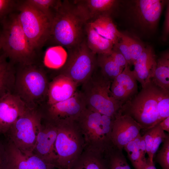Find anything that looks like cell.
Here are the masks:
<instances>
[{
  "label": "cell",
  "mask_w": 169,
  "mask_h": 169,
  "mask_svg": "<svg viewBox=\"0 0 169 169\" xmlns=\"http://www.w3.org/2000/svg\"><path fill=\"white\" fill-rule=\"evenodd\" d=\"M60 0H27L25 2L45 15L51 22Z\"/></svg>",
  "instance_id": "30"
},
{
  "label": "cell",
  "mask_w": 169,
  "mask_h": 169,
  "mask_svg": "<svg viewBox=\"0 0 169 169\" xmlns=\"http://www.w3.org/2000/svg\"><path fill=\"white\" fill-rule=\"evenodd\" d=\"M110 89L114 97L123 105L138 93L137 80L129 65L111 82Z\"/></svg>",
  "instance_id": "17"
},
{
  "label": "cell",
  "mask_w": 169,
  "mask_h": 169,
  "mask_svg": "<svg viewBox=\"0 0 169 169\" xmlns=\"http://www.w3.org/2000/svg\"><path fill=\"white\" fill-rule=\"evenodd\" d=\"M57 134L56 123L42 117L32 152L33 154L55 167L57 159L55 147Z\"/></svg>",
  "instance_id": "13"
},
{
  "label": "cell",
  "mask_w": 169,
  "mask_h": 169,
  "mask_svg": "<svg viewBox=\"0 0 169 169\" xmlns=\"http://www.w3.org/2000/svg\"><path fill=\"white\" fill-rule=\"evenodd\" d=\"M110 54L115 61L120 66L124 68L126 65H128L123 55L114 46Z\"/></svg>",
  "instance_id": "38"
},
{
  "label": "cell",
  "mask_w": 169,
  "mask_h": 169,
  "mask_svg": "<svg viewBox=\"0 0 169 169\" xmlns=\"http://www.w3.org/2000/svg\"><path fill=\"white\" fill-rule=\"evenodd\" d=\"M15 69L13 93L26 106L39 108L46 100L49 83L46 72L35 64L19 65Z\"/></svg>",
  "instance_id": "2"
},
{
  "label": "cell",
  "mask_w": 169,
  "mask_h": 169,
  "mask_svg": "<svg viewBox=\"0 0 169 169\" xmlns=\"http://www.w3.org/2000/svg\"><path fill=\"white\" fill-rule=\"evenodd\" d=\"M141 126L130 116L118 113L115 116L111 130L113 145L123 150L129 142L140 134Z\"/></svg>",
  "instance_id": "14"
},
{
  "label": "cell",
  "mask_w": 169,
  "mask_h": 169,
  "mask_svg": "<svg viewBox=\"0 0 169 169\" xmlns=\"http://www.w3.org/2000/svg\"><path fill=\"white\" fill-rule=\"evenodd\" d=\"M111 82L102 74L97 66L91 76L81 85L80 91L86 108L115 118L123 103L113 96L110 89Z\"/></svg>",
  "instance_id": "4"
},
{
  "label": "cell",
  "mask_w": 169,
  "mask_h": 169,
  "mask_svg": "<svg viewBox=\"0 0 169 169\" xmlns=\"http://www.w3.org/2000/svg\"><path fill=\"white\" fill-rule=\"evenodd\" d=\"M156 161L162 169H169V135L163 142L161 149L158 151L155 157Z\"/></svg>",
  "instance_id": "33"
},
{
  "label": "cell",
  "mask_w": 169,
  "mask_h": 169,
  "mask_svg": "<svg viewBox=\"0 0 169 169\" xmlns=\"http://www.w3.org/2000/svg\"><path fill=\"white\" fill-rule=\"evenodd\" d=\"M144 169H157L154 162L151 163L147 161V164Z\"/></svg>",
  "instance_id": "41"
},
{
  "label": "cell",
  "mask_w": 169,
  "mask_h": 169,
  "mask_svg": "<svg viewBox=\"0 0 169 169\" xmlns=\"http://www.w3.org/2000/svg\"><path fill=\"white\" fill-rule=\"evenodd\" d=\"M56 168L55 167H52V168H51L50 169H56Z\"/></svg>",
  "instance_id": "44"
},
{
  "label": "cell",
  "mask_w": 169,
  "mask_h": 169,
  "mask_svg": "<svg viewBox=\"0 0 169 169\" xmlns=\"http://www.w3.org/2000/svg\"><path fill=\"white\" fill-rule=\"evenodd\" d=\"M106 152L93 151L85 147L70 169H108Z\"/></svg>",
  "instance_id": "21"
},
{
  "label": "cell",
  "mask_w": 169,
  "mask_h": 169,
  "mask_svg": "<svg viewBox=\"0 0 169 169\" xmlns=\"http://www.w3.org/2000/svg\"><path fill=\"white\" fill-rule=\"evenodd\" d=\"M2 135L0 134V169H6L7 158L6 138L5 136L3 139L1 138Z\"/></svg>",
  "instance_id": "37"
},
{
  "label": "cell",
  "mask_w": 169,
  "mask_h": 169,
  "mask_svg": "<svg viewBox=\"0 0 169 169\" xmlns=\"http://www.w3.org/2000/svg\"><path fill=\"white\" fill-rule=\"evenodd\" d=\"M108 169H131L123 152L113 145L106 152Z\"/></svg>",
  "instance_id": "29"
},
{
  "label": "cell",
  "mask_w": 169,
  "mask_h": 169,
  "mask_svg": "<svg viewBox=\"0 0 169 169\" xmlns=\"http://www.w3.org/2000/svg\"><path fill=\"white\" fill-rule=\"evenodd\" d=\"M88 22L74 0L61 1L51 22L49 39L56 45L73 48L86 39Z\"/></svg>",
  "instance_id": "1"
},
{
  "label": "cell",
  "mask_w": 169,
  "mask_h": 169,
  "mask_svg": "<svg viewBox=\"0 0 169 169\" xmlns=\"http://www.w3.org/2000/svg\"><path fill=\"white\" fill-rule=\"evenodd\" d=\"M123 149L135 169H144L147 162L146 145L140 134L127 144Z\"/></svg>",
  "instance_id": "22"
},
{
  "label": "cell",
  "mask_w": 169,
  "mask_h": 169,
  "mask_svg": "<svg viewBox=\"0 0 169 169\" xmlns=\"http://www.w3.org/2000/svg\"><path fill=\"white\" fill-rule=\"evenodd\" d=\"M156 58L152 48L147 46L145 47L142 52L135 62L132 71L142 87L149 82L153 77Z\"/></svg>",
  "instance_id": "19"
},
{
  "label": "cell",
  "mask_w": 169,
  "mask_h": 169,
  "mask_svg": "<svg viewBox=\"0 0 169 169\" xmlns=\"http://www.w3.org/2000/svg\"><path fill=\"white\" fill-rule=\"evenodd\" d=\"M114 46L117 48L123 55L130 67L133 65L128 47L123 38L121 37Z\"/></svg>",
  "instance_id": "35"
},
{
  "label": "cell",
  "mask_w": 169,
  "mask_h": 169,
  "mask_svg": "<svg viewBox=\"0 0 169 169\" xmlns=\"http://www.w3.org/2000/svg\"><path fill=\"white\" fill-rule=\"evenodd\" d=\"M27 106L17 95L8 93L0 98V134L5 135Z\"/></svg>",
  "instance_id": "15"
},
{
  "label": "cell",
  "mask_w": 169,
  "mask_h": 169,
  "mask_svg": "<svg viewBox=\"0 0 169 169\" xmlns=\"http://www.w3.org/2000/svg\"><path fill=\"white\" fill-rule=\"evenodd\" d=\"M78 86L70 78L61 74L56 75L49 82L46 100L43 104H53L69 99L76 92Z\"/></svg>",
  "instance_id": "18"
},
{
  "label": "cell",
  "mask_w": 169,
  "mask_h": 169,
  "mask_svg": "<svg viewBox=\"0 0 169 169\" xmlns=\"http://www.w3.org/2000/svg\"><path fill=\"white\" fill-rule=\"evenodd\" d=\"M160 122L169 117V91L161 88L157 97Z\"/></svg>",
  "instance_id": "31"
},
{
  "label": "cell",
  "mask_w": 169,
  "mask_h": 169,
  "mask_svg": "<svg viewBox=\"0 0 169 169\" xmlns=\"http://www.w3.org/2000/svg\"><path fill=\"white\" fill-rule=\"evenodd\" d=\"M86 34L87 45L93 52L97 55L110 54L113 43L99 34L89 22L86 25Z\"/></svg>",
  "instance_id": "24"
},
{
  "label": "cell",
  "mask_w": 169,
  "mask_h": 169,
  "mask_svg": "<svg viewBox=\"0 0 169 169\" xmlns=\"http://www.w3.org/2000/svg\"><path fill=\"white\" fill-rule=\"evenodd\" d=\"M121 37L125 41L128 47L134 64L142 52L145 46L139 42L128 35L123 34Z\"/></svg>",
  "instance_id": "34"
},
{
  "label": "cell",
  "mask_w": 169,
  "mask_h": 169,
  "mask_svg": "<svg viewBox=\"0 0 169 169\" xmlns=\"http://www.w3.org/2000/svg\"><path fill=\"white\" fill-rule=\"evenodd\" d=\"M167 1L138 0L131 1L129 13L138 27L145 31L155 30L165 4Z\"/></svg>",
  "instance_id": "12"
},
{
  "label": "cell",
  "mask_w": 169,
  "mask_h": 169,
  "mask_svg": "<svg viewBox=\"0 0 169 169\" xmlns=\"http://www.w3.org/2000/svg\"><path fill=\"white\" fill-rule=\"evenodd\" d=\"M5 137L7 152L6 169H50L55 167L33 154H24Z\"/></svg>",
  "instance_id": "16"
},
{
  "label": "cell",
  "mask_w": 169,
  "mask_h": 169,
  "mask_svg": "<svg viewBox=\"0 0 169 169\" xmlns=\"http://www.w3.org/2000/svg\"><path fill=\"white\" fill-rule=\"evenodd\" d=\"M14 1L0 0V23L10 14L13 8Z\"/></svg>",
  "instance_id": "36"
},
{
  "label": "cell",
  "mask_w": 169,
  "mask_h": 169,
  "mask_svg": "<svg viewBox=\"0 0 169 169\" xmlns=\"http://www.w3.org/2000/svg\"><path fill=\"white\" fill-rule=\"evenodd\" d=\"M97 62L102 74L111 82L124 69L117 64L110 54H97Z\"/></svg>",
  "instance_id": "28"
},
{
  "label": "cell",
  "mask_w": 169,
  "mask_h": 169,
  "mask_svg": "<svg viewBox=\"0 0 169 169\" xmlns=\"http://www.w3.org/2000/svg\"><path fill=\"white\" fill-rule=\"evenodd\" d=\"M89 22L99 34L111 41L114 45L123 34L118 30L110 15H102Z\"/></svg>",
  "instance_id": "23"
},
{
  "label": "cell",
  "mask_w": 169,
  "mask_h": 169,
  "mask_svg": "<svg viewBox=\"0 0 169 169\" xmlns=\"http://www.w3.org/2000/svg\"><path fill=\"white\" fill-rule=\"evenodd\" d=\"M156 129L154 136L150 153L147 160L151 163L154 162V157L161 143H163L167 136L161 128L159 123L156 125Z\"/></svg>",
  "instance_id": "32"
},
{
  "label": "cell",
  "mask_w": 169,
  "mask_h": 169,
  "mask_svg": "<svg viewBox=\"0 0 169 169\" xmlns=\"http://www.w3.org/2000/svg\"><path fill=\"white\" fill-rule=\"evenodd\" d=\"M56 169H62V168H60V167H57V168H56Z\"/></svg>",
  "instance_id": "43"
},
{
  "label": "cell",
  "mask_w": 169,
  "mask_h": 169,
  "mask_svg": "<svg viewBox=\"0 0 169 169\" xmlns=\"http://www.w3.org/2000/svg\"><path fill=\"white\" fill-rule=\"evenodd\" d=\"M2 52L0 54V98L8 93H13L15 69Z\"/></svg>",
  "instance_id": "25"
},
{
  "label": "cell",
  "mask_w": 169,
  "mask_h": 169,
  "mask_svg": "<svg viewBox=\"0 0 169 169\" xmlns=\"http://www.w3.org/2000/svg\"><path fill=\"white\" fill-rule=\"evenodd\" d=\"M55 122L57 128L55 144L57 159L55 167L70 169L85 147L83 135L76 121Z\"/></svg>",
  "instance_id": "7"
},
{
  "label": "cell",
  "mask_w": 169,
  "mask_h": 169,
  "mask_svg": "<svg viewBox=\"0 0 169 169\" xmlns=\"http://www.w3.org/2000/svg\"><path fill=\"white\" fill-rule=\"evenodd\" d=\"M2 51V44L1 38V30L0 31V54Z\"/></svg>",
  "instance_id": "42"
},
{
  "label": "cell",
  "mask_w": 169,
  "mask_h": 169,
  "mask_svg": "<svg viewBox=\"0 0 169 169\" xmlns=\"http://www.w3.org/2000/svg\"><path fill=\"white\" fill-rule=\"evenodd\" d=\"M42 114L39 108L27 107L4 135L24 154L30 156L36 142Z\"/></svg>",
  "instance_id": "8"
},
{
  "label": "cell",
  "mask_w": 169,
  "mask_h": 169,
  "mask_svg": "<svg viewBox=\"0 0 169 169\" xmlns=\"http://www.w3.org/2000/svg\"><path fill=\"white\" fill-rule=\"evenodd\" d=\"M80 9L86 17L89 22L100 16L111 15L118 5L115 0H74Z\"/></svg>",
  "instance_id": "20"
},
{
  "label": "cell",
  "mask_w": 169,
  "mask_h": 169,
  "mask_svg": "<svg viewBox=\"0 0 169 169\" xmlns=\"http://www.w3.org/2000/svg\"><path fill=\"white\" fill-rule=\"evenodd\" d=\"M159 124L164 131L169 132V117L165 119Z\"/></svg>",
  "instance_id": "40"
},
{
  "label": "cell",
  "mask_w": 169,
  "mask_h": 169,
  "mask_svg": "<svg viewBox=\"0 0 169 169\" xmlns=\"http://www.w3.org/2000/svg\"><path fill=\"white\" fill-rule=\"evenodd\" d=\"M19 24L30 44L35 51L49 38L51 22L42 13L25 1L18 7Z\"/></svg>",
  "instance_id": "10"
},
{
  "label": "cell",
  "mask_w": 169,
  "mask_h": 169,
  "mask_svg": "<svg viewBox=\"0 0 169 169\" xmlns=\"http://www.w3.org/2000/svg\"><path fill=\"white\" fill-rule=\"evenodd\" d=\"M68 53L64 47L59 45L49 47L45 52L44 63L47 67L53 69H59L65 64Z\"/></svg>",
  "instance_id": "27"
},
{
  "label": "cell",
  "mask_w": 169,
  "mask_h": 169,
  "mask_svg": "<svg viewBox=\"0 0 169 169\" xmlns=\"http://www.w3.org/2000/svg\"><path fill=\"white\" fill-rule=\"evenodd\" d=\"M114 118L86 108L76 120L85 147L105 153L113 145L111 132Z\"/></svg>",
  "instance_id": "6"
},
{
  "label": "cell",
  "mask_w": 169,
  "mask_h": 169,
  "mask_svg": "<svg viewBox=\"0 0 169 169\" xmlns=\"http://www.w3.org/2000/svg\"><path fill=\"white\" fill-rule=\"evenodd\" d=\"M169 33V4L166 3V8L163 30V39L166 41Z\"/></svg>",
  "instance_id": "39"
},
{
  "label": "cell",
  "mask_w": 169,
  "mask_h": 169,
  "mask_svg": "<svg viewBox=\"0 0 169 169\" xmlns=\"http://www.w3.org/2000/svg\"><path fill=\"white\" fill-rule=\"evenodd\" d=\"M2 52L13 64H35L36 55L25 35L17 15H9L1 22Z\"/></svg>",
  "instance_id": "3"
},
{
  "label": "cell",
  "mask_w": 169,
  "mask_h": 169,
  "mask_svg": "<svg viewBox=\"0 0 169 169\" xmlns=\"http://www.w3.org/2000/svg\"><path fill=\"white\" fill-rule=\"evenodd\" d=\"M160 89L151 80L119 112L131 117L145 131L154 127L160 123L157 97Z\"/></svg>",
  "instance_id": "5"
},
{
  "label": "cell",
  "mask_w": 169,
  "mask_h": 169,
  "mask_svg": "<svg viewBox=\"0 0 169 169\" xmlns=\"http://www.w3.org/2000/svg\"><path fill=\"white\" fill-rule=\"evenodd\" d=\"M86 108L84 99L80 90H77L68 100L51 105L44 104L39 107L42 117L54 122L76 121Z\"/></svg>",
  "instance_id": "11"
},
{
  "label": "cell",
  "mask_w": 169,
  "mask_h": 169,
  "mask_svg": "<svg viewBox=\"0 0 169 169\" xmlns=\"http://www.w3.org/2000/svg\"><path fill=\"white\" fill-rule=\"evenodd\" d=\"M67 50L66 61L59 69L57 74H63L70 78L78 86L87 80L96 68L97 54L88 48L86 39Z\"/></svg>",
  "instance_id": "9"
},
{
  "label": "cell",
  "mask_w": 169,
  "mask_h": 169,
  "mask_svg": "<svg viewBox=\"0 0 169 169\" xmlns=\"http://www.w3.org/2000/svg\"><path fill=\"white\" fill-rule=\"evenodd\" d=\"M151 80L162 89L169 91V52H163L156 58L154 76Z\"/></svg>",
  "instance_id": "26"
}]
</instances>
